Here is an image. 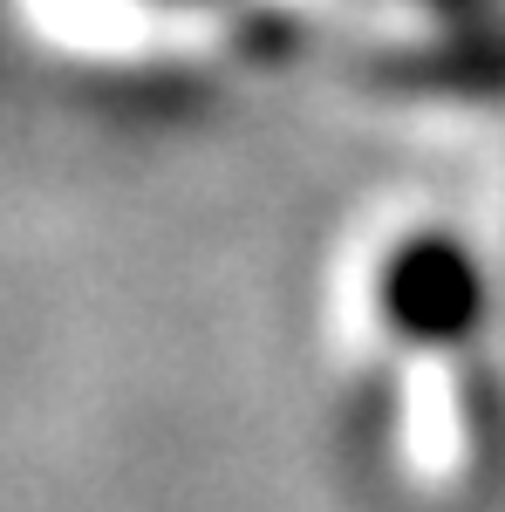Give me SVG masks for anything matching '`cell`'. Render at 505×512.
<instances>
[{"label": "cell", "instance_id": "cell-1", "mask_svg": "<svg viewBox=\"0 0 505 512\" xmlns=\"http://www.w3.org/2000/svg\"><path fill=\"white\" fill-rule=\"evenodd\" d=\"M383 301L410 342H451L478 321V274L451 239H424L389 267Z\"/></svg>", "mask_w": 505, "mask_h": 512}]
</instances>
